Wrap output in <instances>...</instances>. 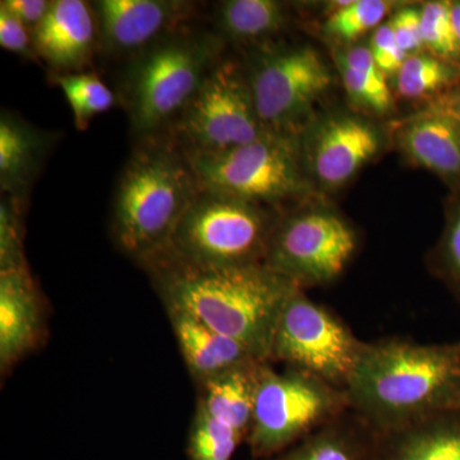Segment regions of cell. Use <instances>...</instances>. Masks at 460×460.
<instances>
[{
    "label": "cell",
    "mask_w": 460,
    "mask_h": 460,
    "mask_svg": "<svg viewBox=\"0 0 460 460\" xmlns=\"http://www.w3.org/2000/svg\"><path fill=\"white\" fill-rule=\"evenodd\" d=\"M0 4L4 5L32 33L47 17L51 2H48V0H3Z\"/></svg>",
    "instance_id": "cell-34"
},
{
    "label": "cell",
    "mask_w": 460,
    "mask_h": 460,
    "mask_svg": "<svg viewBox=\"0 0 460 460\" xmlns=\"http://www.w3.org/2000/svg\"><path fill=\"white\" fill-rule=\"evenodd\" d=\"M0 47L27 59H35L32 33L4 5L0 4Z\"/></svg>",
    "instance_id": "cell-33"
},
{
    "label": "cell",
    "mask_w": 460,
    "mask_h": 460,
    "mask_svg": "<svg viewBox=\"0 0 460 460\" xmlns=\"http://www.w3.org/2000/svg\"><path fill=\"white\" fill-rule=\"evenodd\" d=\"M450 17L454 33L460 45V2H450Z\"/></svg>",
    "instance_id": "cell-36"
},
{
    "label": "cell",
    "mask_w": 460,
    "mask_h": 460,
    "mask_svg": "<svg viewBox=\"0 0 460 460\" xmlns=\"http://www.w3.org/2000/svg\"><path fill=\"white\" fill-rule=\"evenodd\" d=\"M202 190L277 205L307 190L295 136L268 133L255 142L217 153H189Z\"/></svg>",
    "instance_id": "cell-7"
},
{
    "label": "cell",
    "mask_w": 460,
    "mask_h": 460,
    "mask_svg": "<svg viewBox=\"0 0 460 460\" xmlns=\"http://www.w3.org/2000/svg\"><path fill=\"white\" fill-rule=\"evenodd\" d=\"M199 190L186 150L171 132L138 141L115 192L111 215L115 243L144 265L169 246Z\"/></svg>",
    "instance_id": "cell-3"
},
{
    "label": "cell",
    "mask_w": 460,
    "mask_h": 460,
    "mask_svg": "<svg viewBox=\"0 0 460 460\" xmlns=\"http://www.w3.org/2000/svg\"><path fill=\"white\" fill-rule=\"evenodd\" d=\"M222 50V36L186 26L131 58L122 99L138 141L171 131Z\"/></svg>",
    "instance_id": "cell-4"
},
{
    "label": "cell",
    "mask_w": 460,
    "mask_h": 460,
    "mask_svg": "<svg viewBox=\"0 0 460 460\" xmlns=\"http://www.w3.org/2000/svg\"><path fill=\"white\" fill-rule=\"evenodd\" d=\"M339 71L348 95L357 105L375 113H386L393 105L386 75L378 68L370 49L352 48L339 58Z\"/></svg>",
    "instance_id": "cell-23"
},
{
    "label": "cell",
    "mask_w": 460,
    "mask_h": 460,
    "mask_svg": "<svg viewBox=\"0 0 460 460\" xmlns=\"http://www.w3.org/2000/svg\"><path fill=\"white\" fill-rule=\"evenodd\" d=\"M441 102L460 123V84L453 91H450V93H447V95L441 100Z\"/></svg>",
    "instance_id": "cell-35"
},
{
    "label": "cell",
    "mask_w": 460,
    "mask_h": 460,
    "mask_svg": "<svg viewBox=\"0 0 460 460\" xmlns=\"http://www.w3.org/2000/svg\"><path fill=\"white\" fill-rule=\"evenodd\" d=\"M436 266L440 277L460 301V199L450 208L443 237L436 250Z\"/></svg>",
    "instance_id": "cell-30"
},
{
    "label": "cell",
    "mask_w": 460,
    "mask_h": 460,
    "mask_svg": "<svg viewBox=\"0 0 460 460\" xmlns=\"http://www.w3.org/2000/svg\"><path fill=\"white\" fill-rule=\"evenodd\" d=\"M423 44L429 53L460 65V45L450 17V2H429L420 8Z\"/></svg>",
    "instance_id": "cell-28"
},
{
    "label": "cell",
    "mask_w": 460,
    "mask_h": 460,
    "mask_svg": "<svg viewBox=\"0 0 460 460\" xmlns=\"http://www.w3.org/2000/svg\"><path fill=\"white\" fill-rule=\"evenodd\" d=\"M215 20L230 40L252 42L279 32L286 25L287 12L275 0H228L219 3Z\"/></svg>",
    "instance_id": "cell-22"
},
{
    "label": "cell",
    "mask_w": 460,
    "mask_h": 460,
    "mask_svg": "<svg viewBox=\"0 0 460 460\" xmlns=\"http://www.w3.org/2000/svg\"><path fill=\"white\" fill-rule=\"evenodd\" d=\"M102 49L136 57L186 27L193 4L181 0H99L91 3Z\"/></svg>",
    "instance_id": "cell-12"
},
{
    "label": "cell",
    "mask_w": 460,
    "mask_h": 460,
    "mask_svg": "<svg viewBox=\"0 0 460 460\" xmlns=\"http://www.w3.org/2000/svg\"><path fill=\"white\" fill-rule=\"evenodd\" d=\"M393 3L384 0L341 2L325 23V31L341 41H354L370 30L376 29L389 13Z\"/></svg>",
    "instance_id": "cell-27"
},
{
    "label": "cell",
    "mask_w": 460,
    "mask_h": 460,
    "mask_svg": "<svg viewBox=\"0 0 460 460\" xmlns=\"http://www.w3.org/2000/svg\"><path fill=\"white\" fill-rule=\"evenodd\" d=\"M243 438L198 407L190 425L189 460H232Z\"/></svg>",
    "instance_id": "cell-26"
},
{
    "label": "cell",
    "mask_w": 460,
    "mask_h": 460,
    "mask_svg": "<svg viewBox=\"0 0 460 460\" xmlns=\"http://www.w3.org/2000/svg\"><path fill=\"white\" fill-rule=\"evenodd\" d=\"M356 232L329 210H304L279 219L263 265L304 289L341 277L357 251Z\"/></svg>",
    "instance_id": "cell-11"
},
{
    "label": "cell",
    "mask_w": 460,
    "mask_h": 460,
    "mask_svg": "<svg viewBox=\"0 0 460 460\" xmlns=\"http://www.w3.org/2000/svg\"><path fill=\"white\" fill-rule=\"evenodd\" d=\"M165 308L184 311L270 363L284 307L301 288L260 265L201 268L162 252L145 262Z\"/></svg>",
    "instance_id": "cell-1"
},
{
    "label": "cell",
    "mask_w": 460,
    "mask_h": 460,
    "mask_svg": "<svg viewBox=\"0 0 460 460\" xmlns=\"http://www.w3.org/2000/svg\"><path fill=\"white\" fill-rule=\"evenodd\" d=\"M246 74L263 127L287 136H295L332 81L325 60L310 47L265 48Z\"/></svg>",
    "instance_id": "cell-10"
},
{
    "label": "cell",
    "mask_w": 460,
    "mask_h": 460,
    "mask_svg": "<svg viewBox=\"0 0 460 460\" xmlns=\"http://www.w3.org/2000/svg\"><path fill=\"white\" fill-rule=\"evenodd\" d=\"M399 142L416 164L460 184V123L443 102L405 124Z\"/></svg>",
    "instance_id": "cell-18"
},
{
    "label": "cell",
    "mask_w": 460,
    "mask_h": 460,
    "mask_svg": "<svg viewBox=\"0 0 460 460\" xmlns=\"http://www.w3.org/2000/svg\"><path fill=\"white\" fill-rule=\"evenodd\" d=\"M42 310L29 269L0 271V366L7 371L35 347Z\"/></svg>",
    "instance_id": "cell-15"
},
{
    "label": "cell",
    "mask_w": 460,
    "mask_h": 460,
    "mask_svg": "<svg viewBox=\"0 0 460 460\" xmlns=\"http://www.w3.org/2000/svg\"><path fill=\"white\" fill-rule=\"evenodd\" d=\"M166 313L184 363L199 385L239 366L261 362L243 345L198 317L174 308H166Z\"/></svg>",
    "instance_id": "cell-17"
},
{
    "label": "cell",
    "mask_w": 460,
    "mask_h": 460,
    "mask_svg": "<svg viewBox=\"0 0 460 460\" xmlns=\"http://www.w3.org/2000/svg\"><path fill=\"white\" fill-rule=\"evenodd\" d=\"M395 40L408 57L420 53L423 44L420 8H402L390 20Z\"/></svg>",
    "instance_id": "cell-32"
},
{
    "label": "cell",
    "mask_w": 460,
    "mask_h": 460,
    "mask_svg": "<svg viewBox=\"0 0 460 460\" xmlns=\"http://www.w3.org/2000/svg\"><path fill=\"white\" fill-rule=\"evenodd\" d=\"M368 49H370L378 68L385 75H398L408 58L396 42L389 22L377 27L372 36Z\"/></svg>",
    "instance_id": "cell-31"
},
{
    "label": "cell",
    "mask_w": 460,
    "mask_h": 460,
    "mask_svg": "<svg viewBox=\"0 0 460 460\" xmlns=\"http://www.w3.org/2000/svg\"><path fill=\"white\" fill-rule=\"evenodd\" d=\"M189 153H217L243 146L270 133L257 115L246 71L220 60L171 131Z\"/></svg>",
    "instance_id": "cell-9"
},
{
    "label": "cell",
    "mask_w": 460,
    "mask_h": 460,
    "mask_svg": "<svg viewBox=\"0 0 460 460\" xmlns=\"http://www.w3.org/2000/svg\"><path fill=\"white\" fill-rule=\"evenodd\" d=\"M57 141L56 133L42 131L11 111L0 117V186L2 192L25 204L48 153Z\"/></svg>",
    "instance_id": "cell-16"
},
{
    "label": "cell",
    "mask_w": 460,
    "mask_h": 460,
    "mask_svg": "<svg viewBox=\"0 0 460 460\" xmlns=\"http://www.w3.org/2000/svg\"><path fill=\"white\" fill-rule=\"evenodd\" d=\"M278 222L263 205L201 189L164 251L201 268L260 265Z\"/></svg>",
    "instance_id": "cell-5"
},
{
    "label": "cell",
    "mask_w": 460,
    "mask_h": 460,
    "mask_svg": "<svg viewBox=\"0 0 460 460\" xmlns=\"http://www.w3.org/2000/svg\"><path fill=\"white\" fill-rule=\"evenodd\" d=\"M56 84L65 93L74 113L75 127L80 131L89 128L91 120L111 111L115 102L113 91L98 75L89 72L56 75Z\"/></svg>",
    "instance_id": "cell-25"
},
{
    "label": "cell",
    "mask_w": 460,
    "mask_h": 460,
    "mask_svg": "<svg viewBox=\"0 0 460 460\" xmlns=\"http://www.w3.org/2000/svg\"><path fill=\"white\" fill-rule=\"evenodd\" d=\"M460 84V65L431 53H417L405 59L396 75L402 98L420 99L453 91Z\"/></svg>",
    "instance_id": "cell-24"
},
{
    "label": "cell",
    "mask_w": 460,
    "mask_h": 460,
    "mask_svg": "<svg viewBox=\"0 0 460 460\" xmlns=\"http://www.w3.org/2000/svg\"><path fill=\"white\" fill-rule=\"evenodd\" d=\"M380 147L371 124L350 115H334L311 133L308 164L321 183L338 187L350 180Z\"/></svg>",
    "instance_id": "cell-14"
},
{
    "label": "cell",
    "mask_w": 460,
    "mask_h": 460,
    "mask_svg": "<svg viewBox=\"0 0 460 460\" xmlns=\"http://www.w3.org/2000/svg\"><path fill=\"white\" fill-rule=\"evenodd\" d=\"M378 435L352 411L266 460H376Z\"/></svg>",
    "instance_id": "cell-20"
},
{
    "label": "cell",
    "mask_w": 460,
    "mask_h": 460,
    "mask_svg": "<svg viewBox=\"0 0 460 460\" xmlns=\"http://www.w3.org/2000/svg\"><path fill=\"white\" fill-rule=\"evenodd\" d=\"M366 345L341 317L298 289L278 323L270 363H283L345 390Z\"/></svg>",
    "instance_id": "cell-8"
},
{
    "label": "cell",
    "mask_w": 460,
    "mask_h": 460,
    "mask_svg": "<svg viewBox=\"0 0 460 460\" xmlns=\"http://www.w3.org/2000/svg\"><path fill=\"white\" fill-rule=\"evenodd\" d=\"M345 392L349 410L378 436L460 411V341H367Z\"/></svg>",
    "instance_id": "cell-2"
},
{
    "label": "cell",
    "mask_w": 460,
    "mask_h": 460,
    "mask_svg": "<svg viewBox=\"0 0 460 460\" xmlns=\"http://www.w3.org/2000/svg\"><path fill=\"white\" fill-rule=\"evenodd\" d=\"M376 460H460V411L378 436Z\"/></svg>",
    "instance_id": "cell-19"
},
{
    "label": "cell",
    "mask_w": 460,
    "mask_h": 460,
    "mask_svg": "<svg viewBox=\"0 0 460 460\" xmlns=\"http://www.w3.org/2000/svg\"><path fill=\"white\" fill-rule=\"evenodd\" d=\"M32 40L36 56L57 75L83 72L99 40L93 5L83 0H53Z\"/></svg>",
    "instance_id": "cell-13"
},
{
    "label": "cell",
    "mask_w": 460,
    "mask_h": 460,
    "mask_svg": "<svg viewBox=\"0 0 460 460\" xmlns=\"http://www.w3.org/2000/svg\"><path fill=\"white\" fill-rule=\"evenodd\" d=\"M349 411L339 389L305 372H278L265 363L246 443L253 458L277 456Z\"/></svg>",
    "instance_id": "cell-6"
},
{
    "label": "cell",
    "mask_w": 460,
    "mask_h": 460,
    "mask_svg": "<svg viewBox=\"0 0 460 460\" xmlns=\"http://www.w3.org/2000/svg\"><path fill=\"white\" fill-rule=\"evenodd\" d=\"M23 205L5 196L0 202V271L27 269L21 234Z\"/></svg>",
    "instance_id": "cell-29"
},
{
    "label": "cell",
    "mask_w": 460,
    "mask_h": 460,
    "mask_svg": "<svg viewBox=\"0 0 460 460\" xmlns=\"http://www.w3.org/2000/svg\"><path fill=\"white\" fill-rule=\"evenodd\" d=\"M252 362L199 384L198 407L247 440L263 365Z\"/></svg>",
    "instance_id": "cell-21"
}]
</instances>
